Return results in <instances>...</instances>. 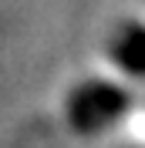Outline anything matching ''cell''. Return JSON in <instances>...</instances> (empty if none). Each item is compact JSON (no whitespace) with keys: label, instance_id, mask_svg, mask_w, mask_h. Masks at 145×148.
<instances>
[{"label":"cell","instance_id":"cell-1","mask_svg":"<svg viewBox=\"0 0 145 148\" xmlns=\"http://www.w3.org/2000/svg\"><path fill=\"white\" fill-rule=\"evenodd\" d=\"M132 104H135V98H132L128 88H122L115 81L91 77V81H81L68 94L64 114H68V125L78 135H98V131L115 128L132 111Z\"/></svg>","mask_w":145,"mask_h":148},{"label":"cell","instance_id":"cell-2","mask_svg":"<svg viewBox=\"0 0 145 148\" xmlns=\"http://www.w3.org/2000/svg\"><path fill=\"white\" fill-rule=\"evenodd\" d=\"M108 57L111 64L128 77H145V24L142 20H125L118 24L108 40Z\"/></svg>","mask_w":145,"mask_h":148}]
</instances>
